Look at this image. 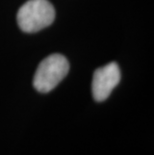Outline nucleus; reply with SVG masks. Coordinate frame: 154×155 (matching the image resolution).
Returning <instances> with one entry per match:
<instances>
[{
  "mask_svg": "<svg viewBox=\"0 0 154 155\" xmlns=\"http://www.w3.org/2000/svg\"><path fill=\"white\" fill-rule=\"evenodd\" d=\"M55 10L48 0H29L17 13V22L22 31L32 33L47 27L54 21Z\"/></svg>",
  "mask_w": 154,
  "mask_h": 155,
  "instance_id": "nucleus-1",
  "label": "nucleus"
},
{
  "mask_svg": "<svg viewBox=\"0 0 154 155\" xmlns=\"http://www.w3.org/2000/svg\"><path fill=\"white\" fill-rule=\"evenodd\" d=\"M69 71V63L61 54H51L39 64L33 86L41 93H47L60 83Z\"/></svg>",
  "mask_w": 154,
  "mask_h": 155,
  "instance_id": "nucleus-2",
  "label": "nucleus"
},
{
  "mask_svg": "<svg viewBox=\"0 0 154 155\" xmlns=\"http://www.w3.org/2000/svg\"><path fill=\"white\" fill-rule=\"evenodd\" d=\"M120 70L118 65L114 62L98 68L93 74L92 94L98 102L106 100L111 92L120 81Z\"/></svg>",
  "mask_w": 154,
  "mask_h": 155,
  "instance_id": "nucleus-3",
  "label": "nucleus"
}]
</instances>
